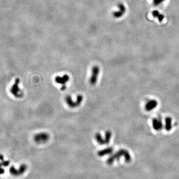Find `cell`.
Masks as SVG:
<instances>
[{
  "label": "cell",
  "instance_id": "8992f818",
  "mask_svg": "<svg viewBox=\"0 0 179 179\" xmlns=\"http://www.w3.org/2000/svg\"><path fill=\"white\" fill-rule=\"evenodd\" d=\"M70 77L68 75L65 74L62 76H56L55 78V82L58 84L61 85V90L62 91L65 90L66 89V84L69 81Z\"/></svg>",
  "mask_w": 179,
  "mask_h": 179
},
{
  "label": "cell",
  "instance_id": "9a60e30c",
  "mask_svg": "<svg viewBox=\"0 0 179 179\" xmlns=\"http://www.w3.org/2000/svg\"><path fill=\"white\" fill-rule=\"evenodd\" d=\"M2 163H0V167H1V166H2Z\"/></svg>",
  "mask_w": 179,
  "mask_h": 179
},
{
  "label": "cell",
  "instance_id": "30bf717a",
  "mask_svg": "<svg viewBox=\"0 0 179 179\" xmlns=\"http://www.w3.org/2000/svg\"><path fill=\"white\" fill-rule=\"evenodd\" d=\"M152 15L155 18H157L158 19V21L161 22L163 21L164 18V15H162L161 14L159 13L157 11H154L152 12Z\"/></svg>",
  "mask_w": 179,
  "mask_h": 179
},
{
  "label": "cell",
  "instance_id": "ba28073f",
  "mask_svg": "<svg viewBox=\"0 0 179 179\" xmlns=\"http://www.w3.org/2000/svg\"><path fill=\"white\" fill-rule=\"evenodd\" d=\"M118 10L117 11H114L113 13V16L114 18L116 19L121 18L126 13V6L123 4L120 3L118 5Z\"/></svg>",
  "mask_w": 179,
  "mask_h": 179
},
{
  "label": "cell",
  "instance_id": "7a4b0ae2",
  "mask_svg": "<svg viewBox=\"0 0 179 179\" xmlns=\"http://www.w3.org/2000/svg\"><path fill=\"white\" fill-rule=\"evenodd\" d=\"M96 140L100 145H106L110 142L111 137V132L110 131H107L105 133V138L102 137V135L100 133H97L95 135Z\"/></svg>",
  "mask_w": 179,
  "mask_h": 179
},
{
  "label": "cell",
  "instance_id": "5bb4252c",
  "mask_svg": "<svg viewBox=\"0 0 179 179\" xmlns=\"http://www.w3.org/2000/svg\"><path fill=\"white\" fill-rule=\"evenodd\" d=\"M0 160H1L2 161H4V156L2 155H0Z\"/></svg>",
  "mask_w": 179,
  "mask_h": 179
},
{
  "label": "cell",
  "instance_id": "6da1fadb",
  "mask_svg": "<svg viewBox=\"0 0 179 179\" xmlns=\"http://www.w3.org/2000/svg\"><path fill=\"white\" fill-rule=\"evenodd\" d=\"M65 100L67 105H68L70 108H76L81 105L83 100V97L82 95H78L76 98V100L75 101H73L71 96L68 95L65 97Z\"/></svg>",
  "mask_w": 179,
  "mask_h": 179
},
{
  "label": "cell",
  "instance_id": "5b68a950",
  "mask_svg": "<svg viewBox=\"0 0 179 179\" xmlns=\"http://www.w3.org/2000/svg\"><path fill=\"white\" fill-rule=\"evenodd\" d=\"M50 138V135L46 132H41L36 134L34 136V140L37 143L42 144L47 142Z\"/></svg>",
  "mask_w": 179,
  "mask_h": 179
},
{
  "label": "cell",
  "instance_id": "277c9868",
  "mask_svg": "<svg viewBox=\"0 0 179 179\" xmlns=\"http://www.w3.org/2000/svg\"><path fill=\"white\" fill-rule=\"evenodd\" d=\"M100 71V68H99L98 66L96 65L93 67L91 72V75L89 80V82L91 85H95L97 83Z\"/></svg>",
  "mask_w": 179,
  "mask_h": 179
},
{
  "label": "cell",
  "instance_id": "3957f363",
  "mask_svg": "<svg viewBox=\"0 0 179 179\" xmlns=\"http://www.w3.org/2000/svg\"><path fill=\"white\" fill-rule=\"evenodd\" d=\"M19 83H20V80L19 78H16L14 84H13L10 90L11 94L14 97H16L17 98H21L24 95L23 91L19 88Z\"/></svg>",
  "mask_w": 179,
  "mask_h": 179
},
{
  "label": "cell",
  "instance_id": "52a82bcc",
  "mask_svg": "<svg viewBox=\"0 0 179 179\" xmlns=\"http://www.w3.org/2000/svg\"><path fill=\"white\" fill-rule=\"evenodd\" d=\"M26 169V165H21L19 169L16 170L14 166H11L10 169V172L12 175L14 176H18L23 174Z\"/></svg>",
  "mask_w": 179,
  "mask_h": 179
},
{
  "label": "cell",
  "instance_id": "2e32d148",
  "mask_svg": "<svg viewBox=\"0 0 179 179\" xmlns=\"http://www.w3.org/2000/svg\"></svg>",
  "mask_w": 179,
  "mask_h": 179
},
{
  "label": "cell",
  "instance_id": "4fadbf2b",
  "mask_svg": "<svg viewBox=\"0 0 179 179\" xmlns=\"http://www.w3.org/2000/svg\"><path fill=\"white\" fill-rule=\"evenodd\" d=\"M5 172V170L3 168L0 167V175L3 174Z\"/></svg>",
  "mask_w": 179,
  "mask_h": 179
},
{
  "label": "cell",
  "instance_id": "8fae6325",
  "mask_svg": "<svg viewBox=\"0 0 179 179\" xmlns=\"http://www.w3.org/2000/svg\"><path fill=\"white\" fill-rule=\"evenodd\" d=\"M164 1L165 0H153L154 5H155V6H157V5L160 4Z\"/></svg>",
  "mask_w": 179,
  "mask_h": 179
},
{
  "label": "cell",
  "instance_id": "9c48e42d",
  "mask_svg": "<svg viewBox=\"0 0 179 179\" xmlns=\"http://www.w3.org/2000/svg\"><path fill=\"white\" fill-rule=\"evenodd\" d=\"M113 148L111 147H108V148L105 149H103V150L98 151V154L99 156H105V155H107V154L111 153L112 151H113Z\"/></svg>",
  "mask_w": 179,
  "mask_h": 179
},
{
  "label": "cell",
  "instance_id": "7c38bea8",
  "mask_svg": "<svg viewBox=\"0 0 179 179\" xmlns=\"http://www.w3.org/2000/svg\"><path fill=\"white\" fill-rule=\"evenodd\" d=\"M10 164V162L8 161H2V164L3 166L5 167L8 166Z\"/></svg>",
  "mask_w": 179,
  "mask_h": 179
}]
</instances>
